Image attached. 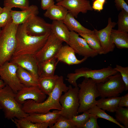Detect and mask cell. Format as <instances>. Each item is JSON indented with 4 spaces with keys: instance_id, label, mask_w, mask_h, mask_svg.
I'll use <instances>...</instances> for the list:
<instances>
[{
    "instance_id": "obj_1",
    "label": "cell",
    "mask_w": 128,
    "mask_h": 128,
    "mask_svg": "<svg viewBox=\"0 0 128 128\" xmlns=\"http://www.w3.org/2000/svg\"><path fill=\"white\" fill-rule=\"evenodd\" d=\"M69 89V86L64 82L63 76H58L54 90L46 100L39 103L32 100H27L22 105L23 110L28 114L46 113L52 110H61L62 107L59 102L60 98L62 93L66 91Z\"/></svg>"
},
{
    "instance_id": "obj_2",
    "label": "cell",
    "mask_w": 128,
    "mask_h": 128,
    "mask_svg": "<svg viewBox=\"0 0 128 128\" xmlns=\"http://www.w3.org/2000/svg\"><path fill=\"white\" fill-rule=\"evenodd\" d=\"M51 33L41 36H31L27 33L25 24L18 25L16 34V46L13 56L34 55L44 45Z\"/></svg>"
},
{
    "instance_id": "obj_3",
    "label": "cell",
    "mask_w": 128,
    "mask_h": 128,
    "mask_svg": "<svg viewBox=\"0 0 128 128\" xmlns=\"http://www.w3.org/2000/svg\"><path fill=\"white\" fill-rule=\"evenodd\" d=\"M18 25L13 23L12 20L2 28L0 33V66L9 61L13 56L16 46Z\"/></svg>"
},
{
    "instance_id": "obj_4",
    "label": "cell",
    "mask_w": 128,
    "mask_h": 128,
    "mask_svg": "<svg viewBox=\"0 0 128 128\" xmlns=\"http://www.w3.org/2000/svg\"><path fill=\"white\" fill-rule=\"evenodd\" d=\"M16 94L7 85L0 89V107L5 118L9 120L26 118L29 114L23 110L22 105L16 100Z\"/></svg>"
},
{
    "instance_id": "obj_5",
    "label": "cell",
    "mask_w": 128,
    "mask_h": 128,
    "mask_svg": "<svg viewBox=\"0 0 128 128\" xmlns=\"http://www.w3.org/2000/svg\"><path fill=\"white\" fill-rule=\"evenodd\" d=\"M117 72L110 66L97 70L82 67L76 69L74 73L68 74L66 80L74 87L78 86L77 80L82 77L91 78L96 84H98L105 82L108 80V77L114 75Z\"/></svg>"
},
{
    "instance_id": "obj_6",
    "label": "cell",
    "mask_w": 128,
    "mask_h": 128,
    "mask_svg": "<svg viewBox=\"0 0 128 128\" xmlns=\"http://www.w3.org/2000/svg\"><path fill=\"white\" fill-rule=\"evenodd\" d=\"M79 89L78 96L80 105L78 113L87 111L96 105V98L100 96L96 83L92 79L84 78L80 83L78 85Z\"/></svg>"
},
{
    "instance_id": "obj_7",
    "label": "cell",
    "mask_w": 128,
    "mask_h": 128,
    "mask_svg": "<svg viewBox=\"0 0 128 128\" xmlns=\"http://www.w3.org/2000/svg\"><path fill=\"white\" fill-rule=\"evenodd\" d=\"M69 89L60 97L59 102L61 105V115L70 119L74 116L78 115L80 105L78 96L79 88L78 86L73 88L71 85Z\"/></svg>"
},
{
    "instance_id": "obj_8",
    "label": "cell",
    "mask_w": 128,
    "mask_h": 128,
    "mask_svg": "<svg viewBox=\"0 0 128 128\" xmlns=\"http://www.w3.org/2000/svg\"><path fill=\"white\" fill-rule=\"evenodd\" d=\"M107 79L104 82L96 84L97 89L101 98L118 96L125 91V84L119 72L109 76Z\"/></svg>"
},
{
    "instance_id": "obj_9",
    "label": "cell",
    "mask_w": 128,
    "mask_h": 128,
    "mask_svg": "<svg viewBox=\"0 0 128 128\" xmlns=\"http://www.w3.org/2000/svg\"><path fill=\"white\" fill-rule=\"evenodd\" d=\"M18 66L10 61L0 66V78L5 85L9 86L15 93L24 85L20 82L17 75Z\"/></svg>"
},
{
    "instance_id": "obj_10",
    "label": "cell",
    "mask_w": 128,
    "mask_h": 128,
    "mask_svg": "<svg viewBox=\"0 0 128 128\" xmlns=\"http://www.w3.org/2000/svg\"><path fill=\"white\" fill-rule=\"evenodd\" d=\"M63 42L51 32L43 47L34 55L37 63L42 62L55 57L63 46Z\"/></svg>"
},
{
    "instance_id": "obj_11",
    "label": "cell",
    "mask_w": 128,
    "mask_h": 128,
    "mask_svg": "<svg viewBox=\"0 0 128 128\" xmlns=\"http://www.w3.org/2000/svg\"><path fill=\"white\" fill-rule=\"evenodd\" d=\"M78 33L70 31L68 45L75 53L87 58H93L98 54L89 46L85 40L79 36Z\"/></svg>"
},
{
    "instance_id": "obj_12",
    "label": "cell",
    "mask_w": 128,
    "mask_h": 128,
    "mask_svg": "<svg viewBox=\"0 0 128 128\" xmlns=\"http://www.w3.org/2000/svg\"><path fill=\"white\" fill-rule=\"evenodd\" d=\"M46 96L38 86H24L16 94L15 98L17 101L22 105L26 101L32 100L37 103L44 101Z\"/></svg>"
},
{
    "instance_id": "obj_13",
    "label": "cell",
    "mask_w": 128,
    "mask_h": 128,
    "mask_svg": "<svg viewBox=\"0 0 128 128\" xmlns=\"http://www.w3.org/2000/svg\"><path fill=\"white\" fill-rule=\"evenodd\" d=\"M25 24L27 33L30 35L41 36L51 32V24L37 15L32 17Z\"/></svg>"
},
{
    "instance_id": "obj_14",
    "label": "cell",
    "mask_w": 128,
    "mask_h": 128,
    "mask_svg": "<svg viewBox=\"0 0 128 128\" xmlns=\"http://www.w3.org/2000/svg\"><path fill=\"white\" fill-rule=\"evenodd\" d=\"M116 25L117 23L112 21L111 18L109 17L106 27L99 30L95 29L94 30L103 50L104 54L112 52L114 49L115 46L111 40L110 35L111 30Z\"/></svg>"
},
{
    "instance_id": "obj_15",
    "label": "cell",
    "mask_w": 128,
    "mask_h": 128,
    "mask_svg": "<svg viewBox=\"0 0 128 128\" xmlns=\"http://www.w3.org/2000/svg\"><path fill=\"white\" fill-rule=\"evenodd\" d=\"M55 4L62 6L68 10V13L77 18L79 13H86L93 10L90 1L88 0H63Z\"/></svg>"
},
{
    "instance_id": "obj_16",
    "label": "cell",
    "mask_w": 128,
    "mask_h": 128,
    "mask_svg": "<svg viewBox=\"0 0 128 128\" xmlns=\"http://www.w3.org/2000/svg\"><path fill=\"white\" fill-rule=\"evenodd\" d=\"M9 61L27 70L38 79L37 63L34 55L27 54L13 56Z\"/></svg>"
},
{
    "instance_id": "obj_17",
    "label": "cell",
    "mask_w": 128,
    "mask_h": 128,
    "mask_svg": "<svg viewBox=\"0 0 128 128\" xmlns=\"http://www.w3.org/2000/svg\"><path fill=\"white\" fill-rule=\"evenodd\" d=\"M75 52L69 45L62 46L55 57L59 61L70 65L80 64L86 61L87 58H84L79 60L76 58Z\"/></svg>"
},
{
    "instance_id": "obj_18",
    "label": "cell",
    "mask_w": 128,
    "mask_h": 128,
    "mask_svg": "<svg viewBox=\"0 0 128 128\" xmlns=\"http://www.w3.org/2000/svg\"><path fill=\"white\" fill-rule=\"evenodd\" d=\"M61 115L60 110H54L46 113H30L25 118L33 123H48L50 128L57 121Z\"/></svg>"
},
{
    "instance_id": "obj_19",
    "label": "cell",
    "mask_w": 128,
    "mask_h": 128,
    "mask_svg": "<svg viewBox=\"0 0 128 128\" xmlns=\"http://www.w3.org/2000/svg\"><path fill=\"white\" fill-rule=\"evenodd\" d=\"M39 13L38 7L33 5L21 11H11L12 22L18 25L26 23L32 17L37 15Z\"/></svg>"
},
{
    "instance_id": "obj_20",
    "label": "cell",
    "mask_w": 128,
    "mask_h": 128,
    "mask_svg": "<svg viewBox=\"0 0 128 128\" xmlns=\"http://www.w3.org/2000/svg\"><path fill=\"white\" fill-rule=\"evenodd\" d=\"M59 61L55 58L37 63L38 73L39 77L53 76Z\"/></svg>"
},
{
    "instance_id": "obj_21",
    "label": "cell",
    "mask_w": 128,
    "mask_h": 128,
    "mask_svg": "<svg viewBox=\"0 0 128 128\" xmlns=\"http://www.w3.org/2000/svg\"><path fill=\"white\" fill-rule=\"evenodd\" d=\"M51 32L59 39L68 45L70 31L63 20H53Z\"/></svg>"
},
{
    "instance_id": "obj_22",
    "label": "cell",
    "mask_w": 128,
    "mask_h": 128,
    "mask_svg": "<svg viewBox=\"0 0 128 128\" xmlns=\"http://www.w3.org/2000/svg\"><path fill=\"white\" fill-rule=\"evenodd\" d=\"M63 21L70 31H74L78 33L94 34V30H91L84 27L69 13Z\"/></svg>"
},
{
    "instance_id": "obj_23",
    "label": "cell",
    "mask_w": 128,
    "mask_h": 128,
    "mask_svg": "<svg viewBox=\"0 0 128 128\" xmlns=\"http://www.w3.org/2000/svg\"><path fill=\"white\" fill-rule=\"evenodd\" d=\"M44 14V16L52 20H63L68 11L64 6L56 4L51 6Z\"/></svg>"
},
{
    "instance_id": "obj_24",
    "label": "cell",
    "mask_w": 128,
    "mask_h": 128,
    "mask_svg": "<svg viewBox=\"0 0 128 128\" xmlns=\"http://www.w3.org/2000/svg\"><path fill=\"white\" fill-rule=\"evenodd\" d=\"M110 38L112 42L117 48H128V32L113 28L111 31Z\"/></svg>"
},
{
    "instance_id": "obj_25",
    "label": "cell",
    "mask_w": 128,
    "mask_h": 128,
    "mask_svg": "<svg viewBox=\"0 0 128 128\" xmlns=\"http://www.w3.org/2000/svg\"><path fill=\"white\" fill-rule=\"evenodd\" d=\"M121 97L115 96L102 98L96 101V105L98 107L111 113L115 112L118 107Z\"/></svg>"
},
{
    "instance_id": "obj_26",
    "label": "cell",
    "mask_w": 128,
    "mask_h": 128,
    "mask_svg": "<svg viewBox=\"0 0 128 128\" xmlns=\"http://www.w3.org/2000/svg\"><path fill=\"white\" fill-rule=\"evenodd\" d=\"M17 75L20 82L24 86L38 87V79L27 70L18 66Z\"/></svg>"
},
{
    "instance_id": "obj_27",
    "label": "cell",
    "mask_w": 128,
    "mask_h": 128,
    "mask_svg": "<svg viewBox=\"0 0 128 128\" xmlns=\"http://www.w3.org/2000/svg\"><path fill=\"white\" fill-rule=\"evenodd\" d=\"M58 76L54 75L52 76L39 77L38 87L44 94L49 95L55 87Z\"/></svg>"
},
{
    "instance_id": "obj_28",
    "label": "cell",
    "mask_w": 128,
    "mask_h": 128,
    "mask_svg": "<svg viewBox=\"0 0 128 128\" xmlns=\"http://www.w3.org/2000/svg\"><path fill=\"white\" fill-rule=\"evenodd\" d=\"M78 33L85 40L89 47L96 51L98 55L104 54V51L99 39L95 33L94 34Z\"/></svg>"
},
{
    "instance_id": "obj_29",
    "label": "cell",
    "mask_w": 128,
    "mask_h": 128,
    "mask_svg": "<svg viewBox=\"0 0 128 128\" xmlns=\"http://www.w3.org/2000/svg\"><path fill=\"white\" fill-rule=\"evenodd\" d=\"M11 120L17 128H47L49 126L48 123H33L25 118H14Z\"/></svg>"
},
{
    "instance_id": "obj_30",
    "label": "cell",
    "mask_w": 128,
    "mask_h": 128,
    "mask_svg": "<svg viewBox=\"0 0 128 128\" xmlns=\"http://www.w3.org/2000/svg\"><path fill=\"white\" fill-rule=\"evenodd\" d=\"M87 111L90 113L95 114L98 118H103L113 123L121 128H125L113 117L106 113L105 111L100 108L96 105H94L90 108Z\"/></svg>"
},
{
    "instance_id": "obj_31",
    "label": "cell",
    "mask_w": 128,
    "mask_h": 128,
    "mask_svg": "<svg viewBox=\"0 0 128 128\" xmlns=\"http://www.w3.org/2000/svg\"><path fill=\"white\" fill-rule=\"evenodd\" d=\"M4 7L11 9L16 7L23 10L29 7V0H4Z\"/></svg>"
},
{
    "instance_id": "obj_32",
    "label": "cell",
    "mask_w": 128,
    "mask_h": 128,
    "mask_svg": "<svg viewBox=\"0 0 128 128\" xmlns=\"http://www.w3.org/2000/svg\"><path fill=\"white\" fill-rule=\"evenodd\" d=\"M115 112L117 121L123 124L125 128H128V108L118 107Z\"/></svg>"
},
{
    "instance_id": "obj_33",
    "label": "cell",
    "mask_w": 128,
    "mask_h": 128,
    "mask_svg": "<svg viewBox=\"0 0 128 128\" xmlns=\"http://www.w3.org/2000/svg\"><path fill=\"white\" fill-rule=\"evenodd\" d=\"M118 30L128 32V13L123 9L118 15Z\"/></svg>"
},
{
    "instance_id": "obj_34",
    "label": "cell",
    "mask_w": 128,
    "mask_h": 128,
    "mask_svg": "<svg viewBox=\"0 0 128 128\" xmlns=\"http://www.w3.org/2000/svg\"><path fill=\"white\" fill-rule=\"evenodd\" d=\"M90 114L87 111H85L81 114L73 116L69 120L76 128H81L88 119Z\"/></svg>"
},
{
    "instance_id": "obj_35",
    "label": "cell",
    "mask_w": 128,
    "mask_h": 128,
    "mask_svg": "<svg viewBox=\"0 0 128 128\" xmlns=\"http://www.w3.org/2000/svg\"><path fill=\"white\" fill-rule=\"evenodd\" d=\"M50 128H76L69 119L61 115L57 121Z\"/></svg>"
},
{
    "instance_id": "obj_36",
    "label": "cell",
    "mask_w": 128,
    "mask_h": 128,
    "mask_svg": "<svg viewBox=\"0 0 128 128\" xmlns=\"http://www.w3.org/2000/svg\"><path fill=\"white\" fill-rule=\"evenodd\" d=\"M4 10L0 13V28L6 25L12 20L11 9L4 7Z\"/></svg>"
},
{
    "instance_id": "obj_37",
    "label": "cell",
    "mask_w": 128,
    "mask_h": 128,
    "mask_svg": "<svg viewBox=\"0 0 128 128\" xmlns=\"http://www.w3.org/2000/svg\"><path fill=\"white\" fill-rule=\"evenodd\" d=\"M114 69L119 72L122 77V80L125 85V91L128 90V67H124L116 64Z\"/></svg>"
},
{
    "instance_id": "obj_38",
    "label": "cell",
    "mask_w": 128,
    "mask_h": 128,
    "mask_svg": "<svg viewBox=\"0 0 128 128\" xmlns=\"http://www.w3.org/2000/svg\"><path fill=\"white\" fill-rule=\"evenodd\" d=\"M89 117L86 123L81 128H99L97 122L98 117L95 114L90 113Z\"/></svg>"
},
{
    "instance_id": "obj_39",
    "label": "cell",
    "mask_w": 128,
    "mask_h": 128,
    "mask_svg": "<svg viewBox=\"0 0 128 128\" xmlns=\"http://www.w3.org/2000/svg\"><path fill=\"white\" fill-rule=\"evenodd\" d=\"M114 2L118 11L123 9L128 13V5L124 0H114Z\"/></svg>"
},
{
    "instance_id": "obj_40",
    "label": "cell",
    "mask_w": 128,
    "mask_h": 128,
    "mask_svg": "<svg viewBox=\"0 0 128 128\" xmlns=\"http://www.w3.org/2000/svg\"><path fill=\"white\" fill-rule=\"evenodd\" d=\"M106 0H95L93 1L92 7L93 9L98 11L103 10V6Z\"/></svg>"
},
{
    "instance_id": "obj_41",
    "label": "cell",
    "mask_w": 128,
    "mask_h": 128,
    "mask_svg": "<svg viewBox=\"0 0 128 128\" xmlns=\"http://www.w3.org/2000/svg\"><path fill=\"white\" fill-rule=\"evenodd\" d=\"M54 4V0H41V8L44 10H47Z\"/></svg>"
},
{
    "instance_id": "obj_42",
    "label": "cell",
    "mask_w": 128,
    "mask_h": 128,
    "mask_svg": "<svg viewBox=\"0 0 128 128\" xmlns=\"http://www.w3.org/2000/svg\"><path fill=\"white\" fill-rule=\"evenodd\" d=\"M118 107H125L128 108V93L121 97L119 104Z\"/></svg>"
},
{
    "instance_id": "obj_43",
    "label": "cell",
    "mask_w": 128,
    "mask_h": 128,
    "mask_svg": "<svg viewBox=\"0 0 128 128\" xmlns=\"http://www.w3.org/2000/svg\"><path fill=\"white\" fill-rule=\"evenodd\" d=\"M5 85L3 81L0 79V89L4 87Z\"/></svg>"
},
{
    "instance_id": "obj_44",
    "label": "cell",
    "mask_w": 128,
    "mask_h": 128,
    "mask_svg": "<svg viewBox=\"0 0 128 128\" xmlns=\"http://www.w3.org/2000/svg\"><path fill=\"white\" fill-rule=\"evenodd\" d=\"M4 10L3 8H2L0 7V13L2 12Z\"/></svg>"
},
{
    "instance_id": "obj_45",
    "label": "cell",
    "mask_w": 128,
    "mask_h": 128,
    "mask_svg": "<svg viewBox=\"0 0 128 128\" xmlns=\"http://www.w3.org/2000/svg\"><path fill=\"white\" fill-rule=\"evenodd\" d=\"M63 0H56V1L57 2H58L61 1H63Z\"/></svg>"
},
{
    "instance_id": "obj_46",
    "label": "cell",
    "mask_w": 128,
    "mask_h": 128,
    "mask_svg": "<svg viewBox=\"0 0 128 128\" xmlns=\"http://www.w3.org/2000/svg\"><path fill=\"white\" fill-rule=\"evenodd\" d=\"M2 29H1V28H0V33Z\"/></svg>"
},
{
    "instance_id": "obj_47",
    "label": "cell",
    "mask_w": 128,
    "mask_h": 128,
    "mask_svg": "<svg viewBox=\"0 0 128 128\" xmlns=\"http://www.w3.org/2000/svg\"><path fill=\"white\" fill-rule=\"evenodd\" d=\"M126 1H127V3H128V0H126Z\"/></svg>"
},
{
    "instance_id": "obj_48",
    "label": "cell",
    "mask_w": 128,
    "mask_h": 128,
    "mask_svg": "<svg viewBox=\"0 0 128 128\" xmlns=\"http://www.w3.org/2000/svg\"><path fill=\"white\" fill-rule=\"evenodd\" d=\"M92 1H94L95 0H91ZM106 1L107 0H106Z\"/></svg>"
},
{
    "instance_id": "obj_49",
    "label": "cell",
    "mask_w": 128,
    "mask_h": 128,
    "mask_svg": "<svg viewBox=\"0 0 128 128\" xmlns=\"http://www.w3.org/2000/svg\"><path fill=\"white\" fill-rule=\"evenodd\" d=\"M2 109L0 107V110Z\"/></svg>"
}]
</instances>
